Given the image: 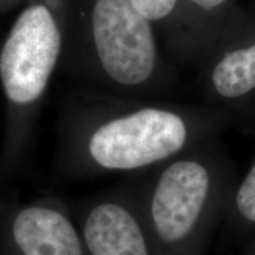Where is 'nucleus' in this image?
Here are the masks:
<instances>
[{"mask_svg": "<svg viewBox=\"0 0 255 255\" xmlns=\"http://www.w3.org/2000/svg\"><path fill=\"white\" fill-rule=\"evenodd\" d=\"M159 255H206L238 180L219 158L177 155L130 177Z\"/></svg>", "mask_w": 255, "mask_h": 255, "instance_id": "nucleus-1", "label": "nucleus"}, {"mask_svg": "<svg viewBox=\"0 0 255 255\" xmlns=\"http://www.w3.org/2000/svg\"><path fill=\"white\" fill-rule=\"evenodd\" d=\"M189 141V121L182 115L162 108H139L90 128L63 159L59 171L70 180L139 174L180 155Z\"/></svg>", "mask_w": 255, "mask_h": 255, "instance_id": "nucleus-2", "label": "nucleus"}, {"mask_svg": "<svg viewBox=\"0 0 255 255\" xmlns=\"http://www.w3.org/2000/svg\"><path fill=\"white\" fill-rule=\"evenodd\" d=\"M60 33L45 6L19 15L0 56V76L12 103L27 107L39 100L58 58Z\"/></svg>", "mask_w": 255, "mask_h": 255, "instance_id": "nucleus-3", "label": "nucleus"}, {"mask_svg": "<svg viewBox=\"0 0 255 255\" xmlns=\"http://www.w3.org/2000/svg\"><path fill=\"white\" fill-rule=\"evenodd\" d=\"M71 208L87 255H159L131 178Z\"/></svg>", "mask_w": 255, "mask_h": 255, "instance_id": "nucleus-4", "label": "nucleus"}, {"mask_svg": "<svg viewBox=\"0 0 255 255\" xmlns=\"http://www.w3.org/2000/svg\"><path fill=\"white\" fill-rule=\"evenodd\" d=\"M92 30L101 63L115 82L137 85L150 77L155 41L148 19L130 0H97Z\"/></svg>", "mask_w": 255, "mask_h": 255, "instance_id": "nucleus-5", "label": "nucleus"}, {"mask_svg": "<svg viewBox=\"0 0 255 255\" xmlns=\"http://www.w3.org/2000/svg\"><path fill=\"white\" fill-rule=\"evenodd\" d=\"M5 227L7 255H87L72 208L60 197L14 206Z\"/></svg>", "mask_w": 255, "mask_h": 255, "instance_id": "nucleus-6", "label": "nucleus"}, {"mask_svg": "<svg viewBox=\"0 0 255 255\" xmlns=\"http://www.w3.org/2000/svg\"><path fill=\"white\" fill-rule=\"evenodd\" d=\"M215 91L225 100H238L255 89V45L229 52L213 71Z\"/></svg>", "mask_w": 255, "mask_h": 255, "instance_id": "nucleus-7", "label": "nucleus"}, {"mask_svg": "<svg viewBox=\"0 0 255 255\" xmlns=\"http://www.w3.org/2000/svg\"><path fill=\"white\" fill-rule=\"evenodd\" d=\"M133 7L148 20H158L173 11L176 0H130Z\"/></svg>", "mask_w": 255, "mask_h": 255, "instance_id": "nucleus-8", "label": "nucleus"}, {"mask_svg": "<svg viewBox=\"0 0 255 255\" xmlns=\"http://www.w3.org/2000/svg\"><path fill=\"white\" fill-rule=\"evenodd\" d=\"M193 1L199 6H201L202 8L210 9V8H214V7H216V6L223 4L226 0H193Z\"/></svg>", "mask_w": 255, "mask_h": 255, "instance_id": "nucleus-9", "label": "nucleus"}, {"mask_svg": "<svg viewBox=\"0 0 255 255\" xmlns=\"http://www.w3.org/2000/svg\"><path fill=\"white\" fill-rule=\"evenodd\" d=\"M241 255H255V235L251 239L250 245H248L246 250H245V252Z\"/></svg>", "mask_w": 255, "mask_h": 255, "instance_id": "nucleus-10", "label": "nucleus"}]
</instances>
